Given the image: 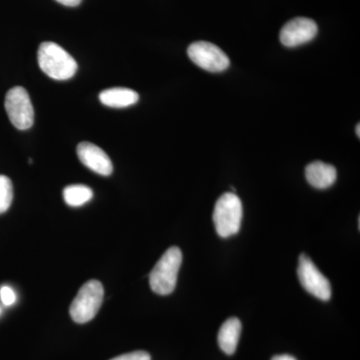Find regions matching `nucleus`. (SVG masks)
Masks as SVG:
<instances>
[{"label": "nucleus", "instance_id": "1", "mask_svg": "<svg viewBox=\"0 0 360 360\" xmlns=\"http://www.w3.org/2000/svg\"><path fill=\"white\" fill-rule=\"evenodd\" d=\"M37 59L40 70L52 79L68 80L77 73V63L75 59L54 42L40 44Z\"/></svg>", "mask_w": 360, "mask_h": 360}, {"label": "nucleus", "instance_id": "2", "mask_svg": "<svg viewBox=\"0 0 360 360\" xmlns=\"http://www.w3.org/2000/svg\"><path fill=\"white\" fill-rule=\"evenodd\" d=\"M182 262V253L176 246L168 248L149 274V284L156 295L174 292Z\"/></svg>", "mask_w": 360, "mask_h": 360}, {"label": "nucleus", "instance_id": "3", "mask_svg": "<svg viewBox=\"0 0 360 360\" xmlns=\"http://www.w3.org/2000/svg\"><path fill=\"white\" fill-rule=\"evenodd\" d=\"M243 210L240 198L236 193L222 194L217 201L212 219L220 238L238 233L241 226Z\"/></svg>", "mask_w": 360, "mask_h": 360}, {"label": "nucleus", "instance_id": "4", "mask_svg": "<svg viewBox=\"0 0 360 360\" xmlns=\"http://www.w3.org/2000/svg\"><path fill=\"white\" fill-rule=\"evenodd\" d=\"M103 284L96 279L87 281L71 303L70 314L72 321L80 324L92 321L103 304Z\"/></svg>", "mask_w": 360, "mask_h": 360}, {"label": "nucleus", "instance_id": "5", "mask_svg": "<svg viewBox=\"0 0 360 360\" xmlns=\"http://www.w3.org/2000/svg\"><path fill=\"white\" fill-rule=\"evenodd\" d=\"M6 110L9 120L20 130L30 129L34 122V110L30 94L22 86H14L6 96Z\"/></svg>", "mask_w": 360, "mask_h": 360}, {"label": "nucleus", "instance_id": "6", "mask_svg": "<svg viewBox=\"0 0 360 360\" xmlns=\"http://www.w3.org/2000/svg\"><path fill=\"white\" fill-rule=\"evenodd\" d=\"M297 274L300 283L310 295L323 302L330 300V283L304 253L300 257Z\"/></svg>", "mask_w": 360, "mask_h": 360}, {"label": "nucleus", "instance_id": "7", "mask_svg": "<svg viewBox=\"0 0 360 360\" xmlns=\"http://www.w3.org/2000/svg\"><path fill=\"white\" fill-rule=\"evenodd\" d=\"M187 54L194 65L210 72L224 71L231 63L229 56L219 46L210 42H194L189 45Z\"/></svg>", "mask_w": 360, "mask_h": 360}, {"label": "nucleus", "instance_id": "8", "mask_svg": "<svg viewBox=\"0 0 360 360\" xmlns=\"http://www.w3.org/2000/svg\"><path fill=\"white\" fill-rule=\"evenodd\" d=\"M316 23L307 18H296L283 26L279 39L286 47L300 46L311 41L317 34Z\"/></svg>", "mask_w": 360, "mask_h": 360}, {"label": "nucleus", "instance_id": "9", "mask_svg": "<svg viewBox=\"0 0 360 360\" xmlns=\"http://www.w3.org/2000/svg\"><path fill=\"white\" fill-rule=\"evenodd\" d=\"M77 155L82 165L97 174L108 176L112 174L113 165L110 156L91 142H82L77 146Z\"/></svg>", "mask_w": 360, "mask_h": 360}, {"label": "nucleus", "instance_id": "10", "mask_svg": "<svg viewBox=\"0 0 360 360\" xmlns=\"http://www.w3.org/2000/svg\"><path fill=\"white\" fill-rule=\"evenodd\" d=\"M305 176L310 186L317 189H326L335 184L338 172L333 165L314 161L305 168Z\"/></svg>", "mask_w": 360, "mask_h": 360}, {"label": "nucleus", "instance_id": "11", "mask_svg": "<svg viewBox=\"0 0 360 360\" xmlns=\"http://www.w3.org/2000/svg\"><path fill=\"white\" fill-rule=\"evenodd\" d=\"M99 101L104 105L113 108H129L139 101V96L134 90L125 87H113L105 89L99 94Z\"/></svg>", "mask_w": 360, "mask_h": 360}, {"label": "nucleus", "instance_id": "12", "mask_svg": "<svg viewBox=\"0 0 360 360\" xmlns=\"http://www.w3.org/2000/svg\"><path fill=\"white\" fill-rule=\"evenodd\" d=\"M241 333V322L238 319L232 317L222 324L219 333V345L224 354L231 355L238 348Z\"/></svg>", "mask_w": 360, "mask_h": 360}, {"label": "nucleus", "instance_id": "13", "mask_svg": "<svg viewBox=\"0 0 360 360\" xmlns=\"http://www.w3.org/2000/svg\"><path fill=\"white\" fill-rule=\"evenodd\" d=\"M92 196H94V193L91 189L84 184L70 186L65 187L63 191V198H65L66 205L72 206V207L85 205L91 200Z\"/></svg>", "mask_w": 360, "mask_h": 360}, {"label": "nucleus", "instance_id": "14", "mask_svg": "<svg viewBox=\"0 0 360 360\" xmlns=\"http://www.w3.org/2000/svg\"><path fill=\"white\" fill-rule=\"evenodd\" d=\"M13 200V182L6 175L0 174V214L8 210Z\"/></svg>", "mask_w": 360, "mask_h": 360}, {"label": "nucleus", "instance_id": "15", "mask_svg": "<svg viewBox=\"0 0 360 360\" xmlns=\"http://www.w3.org/2000/svg\"><path fill=\"white\" fill-rule=\"evenodd\" d=\"M110 360H151V357L146 352H134L120 355Z\"/></svg>", "mask_w": 360, "mask_h": 360}, {"label": "nucleus", "instance_id": "16", "mask_svg": "<svg viewBox=\"0 0 360 360\" xmlns=\"http://www.w3.org/2000/svg\"><path fill=\"white\" fill-rule=\"evenodd\" d=\"M0 297H1L2 302L6 305H11L15 302L16 295L14 291L8 286H4L0 290Z\"/></svg>", "mask_w": 360, "mask_h": 360}, {"label": "nucleus", "instance_id": "17", "mask_svg": "<svg viewBox=\"0 0 360 360\" xmlns=\"http://www.w3.org/2000/svg\"><path fill=\"white\" fill-rule=\"evenodd\" d=\"M56 1L59 2V4H63V6L75 7L79 6L82 0H56Z\"/></svg>", "mask_w": 360, "mask_h": 360}, {"label": "nucleus", "instance_id": "18", "mask_svg": "<svg viewBox=\"0 0 360 360\" xmlns=\"http://www.w3.org/2000/svg\"><path fill=\"white\" fill-rule=\"evenodd\" d=\"M271 360H296L295 357L291 356L288 354L276 355V356L272 357Z\"/></svg>", "mask_w": 360, "mask_h": 360}, {"label": "nucleus", "instance_id": "19", "mask_svg": "<svg viewBox=\"0 0 360 360\" xmlns=\"http://www.w3.org/2000/svg\"><path fill=\"white\" fill-rule=\"evenodd\" d=\"M360 125L359 124H357V127H356V134H357V137H360Z\"/></svg>", "mask_w": 360, "mask_h": 360}]
</instances>
